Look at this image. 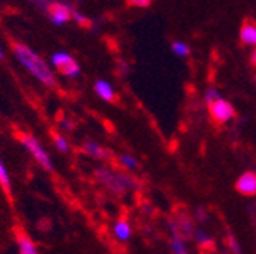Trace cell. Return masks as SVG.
Here are the masks:
<instances>
[{"mask_svg": "<svg viewBox=\"0 0 256 254\" xmlns=\"http://www.w3.org/2000/svg\"><path fill=\"white\" fill-rule=\"evenodd\" d=\"M12 52H14L16 59L20 62V66L32 78L37 79L42 85H44L48 88H54L56 85V76H55L54 69L40 53H37L29 46L22 44V43L16 44Z\"/></svg>", "mask_w": 256, "mask_h": 254, "instance_id": "obj_1", "label": "cell"}, {"mask_svg": "<svg viewBox=\"0 0 256 254\" xmlns=\"http://www.w3.org/2000/svg\"><path fill=\"white\" fill-rule=\"evenodd\" d=\"M94 180L98 181L106 190L116 197L125 195L128 190H133L138 187V181L134 177H132L125 171H114L112 168H96L94 172Z\"/></svg>", "mask_w": 256, "mask_h": 254, "instance_id": "obj_2", "label": "cell"}, {"mask_svg": "<svg viewBox=\"0 0 256 254\" xmlns=\"http://www.w3.org/2000/svg\"><path fill=\"white\" fill-rule=\"evenodd\" d=\"M18 142L24 148V151L30 155L32 160H34L44 172L52 174L55 171L54 158L50 157L49 151L46 149V146L37 136H34L32 133H20Z\"/></svg>", "mask_w": 256, "mask_h": 254, "instance_id": "obj_3", "label": "cell"}, {"mask_svg": "<svg viewBox=\"0 0 256 254\" xmlns=\"http://www.w3.org/2000/svg\"><path fill=\"white\" fill-rule=\"evenodd\" d=\"M49 64L54 69V72H58L61 76L68 79H75L81 75L80 62L69 52L64 50L54 52L49 58Z\"/></svg>", "mask_w": 256, "mask_h": 254, "instance_id": "obj_4", "label": "cell"}, {"mask_svg": "<svg viewBox=\"0 0 256 254\" xmlns=\"http://www.w3.org/2000/svg\"><path fill=\"white\" fill-rule=\"evenodd\" d=\"M170 229L172 235L180 236L183 241L190 239L194 236V222L189 218L186 212H180L174 216V219L170 221Z\"/></svg>", "mask_w": 256, "mask_h": 254, "instance_id": "obj_5", "label": "cell"}, {"mask_svg": "<svg viewBox=\"0 0 256 254\" xmlns=\"http://www.w3.org/2000/svg\"><path fill=\"white\" fill-rule=\"evenodd\" d=\"M209 113H210L212 120L216 125H224V123L229 122L234 117L235 110H234L230 102L224 101V99H220V101H215V102L209 104Z\"/></svg>", "mask_w": 256, "mask_h": 254, "instance_id": "obj_6", "label": "cell"}, {"mask_svg": "<svg viewBox=\"0 0 256 254\" xmlns=\"http://www.w3.org/2000/svg\"><path fill=\"white\" fill-rule=\"evenodd\" d=\"M81 151L87 155V157H90V158H93V160H100V162H106V160H108L110 158V151L107 149V148H104L100 142H96V140H93V139H86V140H82V143H81Z\"/></svg>", "mask_w": 256, "mask_h": 254, "instance_id": "obj_7", "label": "cell"}, {"mask_svg": "<svg viewBox=\"0 0 256 254\" xmlns=\"http://www.w3.org/2000/svg\"><path fill=\"white\" fill-rule=\"evenodd\" d=\"M14 239H16V245H17V254H42L37 242L24 230L17 229L14 232Z\"/></svg>", "mask_w": 256, "mask_h": 254, "instance_id": "obj_8", "label": "cell"}, {"mask_svg": "<svg viewBox=\"0 0 256 254\" xmlns=\"http://www.w3.org/2000/svg\"><path fill=\"white\" fill-rule=\"evenodd\" d=\"M72 12H74V9L68 3H54L49 8V18H50L52 24L62 26L72 18Z\"/></svg>", "mask_w": 256, "mask_h": 254, "instance_id": "obj_9", "label": "cell"}, {"mask_svg": "<svg viewBox=\"0 0 256 254\" xmlns=\"http://www.w3.org/2000/svg\"><path fill=\"white\" fill-rule=\"evenodd\" d=\"M235 189L241 195H246V197H253L256 195V174L254 172H246L242 174L236 184H235Z\"/></svg>", "mask_w": 256, "mask_h": 254, "instance_id": "obj_10", "label": "cell"}, {"mask_svg": "<svg viewBox=\"0 0 256 254\" xmlns=\"http://www.w3.org/2000/svg\"><path fill=\"white\" fill-rule=\"evenodd\" d=\"M93 91L101 101L104 102H114L116 101V91L113 88V85L106 81V79H98L93 84Z\"/></svg>", "mask_w": 256, "mask_h": 254, "instance_id": "obj_11", "label": "cell"}, {"mask_svg": "<svg viewBox=\"0 0 256 254\" xmlns=\"http://www.w3.org/2000/svg\"><path fill=\"white\" fill-rule=\"evenodd\" d=\"M112 233L114 236L116 241L119 242H126V241H130L132 238V224L128 222L125 218H120L118 219L114 224H113V229H112Z\"/></svg>", "mask_w": 256, "mask_h": 254, "instance_id": "obj_12", "label": "cell"}, {"mask_svg": "<svg viewBox=\"0 0 256 254\" xmlns=\"http://www.w3.org/2000/svg\"><path fill=\"white\" fill-rule=\"evenodd\" d=\"M0 189H2L6 195H11L12 192V175L2 157H0Z\"/></svg>", "mask_w": 256, "mask_h": 254, "instance_id": "obj_13", "label": "cell"}, {"mask_svg": "<svg viewBox=\"0 0 256 254\" xmlns=\"http://www.w3.org/2000/svg\"><path fill=\"white\" fill-rule=\"evenodd\" d=\"M52 145H54V148H55L60 154L68 155V154L72 152V143H70L69 137H68L66 134L60 133V131L52 133Z\"/></svg>", "mask_w": 256, "mask_h": 254, "instance_id": "obj_14", "label": "cell"}, {"mask_svg": "<svg viewBox=\"0 0 256 254\" xmlns=\"http://www.w3.org/2000/svg\"><path fill=\"white\" fill-rule=\"evenodd\" d=\"M241 41L248 46H256V24L253 23H246L241 27Z\"/></svg>", "mask_w": 256, "mask_h": 254, "instance_id": "obj_15", "label": "cell"}, {"mask_svg": "<svg viewBox=\"0 0 256 254\" xmlns=\"http://www.w3.org/2000/svg\"><path fill=\"white\" fill-rule=\"evenodd\" d=\"M118 163L120 165V168L125 169V172H133L139 169V162L136 160V157L130 154H120L118 157Z\"/></svg>", "mask_w": 256, "mask_h": 254, "instance_id": "obj_16", "label": "cell"}, {"mask_svg": "<svg viewBox=\"0 0 256 254\" xmlns=\"http://www.w3.org/2000/svg\"><path fill=\"white\" fill-rule=\"evenodd\" d=\"M56 123H58V131H60V133H62V134L72 133V131H74V128H75L74 120H72V119H69V117H61Z\"/></svg>", "mask_w": 256, "mask_h": 254, "instance_id": "obj_17", "label": "cell"}, {"mask_svg": "<svg viewBox=\"0 0 256 254\" xmlns=\"http://www.w3.org/2000/svg\"><path fill=\"white\" fill-rule=\"evenodd\" d=\"M171 248H172L174 254H188V250H186L184 241H183L180 236H177V235H172Z\"/></svg>", "mask_w": 256, "mask_h": 254, "instance_id": "obj_18", "label": "cell"}, {"mask_svg": "<svg viewBox=\"0 0 256 254\" xmlns=\"http://www.w3.org/2000/svg\"><path fill=\"white\" fill-rule=\"evenodd\" d=\"M171 47H172V52L178 56H186L189 53V46L183 41H174Z\"/></svg>", "mask_w": 256, "mask_h": 254, "instance_id": "obj_19", "label": "cell"}, {"mask_svg": "<svg viewBox=\"0 0 256 254\" xmlns=\"http://www.w3.org/2000/svg\"><path fill=\"white\" fill-rule=\"evenodd\" d=\"M196 239H197V242H198L202 247H206V248H208V247H210V248L214 247L210 238H209L204 232H202V230H197V232H196Z\"/></svg>", "mask_w": 256, "mask_h": 254, "instance_id": "obj_20", "label": "cell"}, {"mask_svg": "<svg viewBox=\"0 0 256 254\" xmlns=\"http://www.w3.org/2000/svg\"><path fill=\"white\" fill-rule=\"evenodd\" d=\"M220 99H222V98H221V94H220V91H218V90H215V88H209V90L206 91V102H208V104H212V102L220 101Z\"/></svg>", "mask_w": 256, "mask_h": 254, "instance_id": "obj_21", "label": "cell"}, {"mask_svg": "<svg viewBox=\"0 0 256 254\" xmlns=\"http://www.w3.org/2000/svg\"><path fill=\"white\" fill-rule=\"evenodd\" d=\"M72 18H74V21H75V23H78V24H81V26L88 24V18H87L82 12H80V11H75V9H74V12H72Z\"/></svg>", "mask_w": 256, "mask_h": 254, "instance_id": "obj_22", "label": "cell"}, {"mask_svg": "<svg viewBox=\"0 0 256 254\" xmlns=\"http://www.w3.org/2000/svg\"><path fill=\"white\" fill-rule=\"evenodd\" d=\"M229 247L234 250V253H235V254H240V253H241V248H240V245H238L236 239H235L234 236H230V235H229Z\"/></svg>", "mask_w": 256, "mask_h": 254, "instance_id": "obj_23", "label": "cell"}, {"mask_svg": "<svg viewBox=\"0 0 256 254\" xmlns=\"http://www.w3.org/2000/svg\"><path fill=\"white\" fill-rule=\"evenodd\" d=\"M126 2L133 6H139V8H145L150 5V0H126Z\"/></svg>", "mask_w": 256, "mask_h": 254, "instance_id": "obj_24", "label": "cell"}, {"mask_svg": "<svg viewBox=\"0 0 256 254\" xmlns=\"http://www.w3.org/2000/svg\"><path fill=\"white\" fill-rule=\"evenodd\" d=\"M196 218H197V221H200V222H206V221H208V213H206L203 209H197V210H196Z\"/></svg>", "mask_w": 256, "mask_h": 254, "instance_id": "obj_25", "label": "cell"}, {"mask_svg": "<svg viewBox=\"0 0 256 254\" xmlns=\"http://www.w3.org/2000/svg\"><path fill=\"white\" fill-rule=\"evenodd\" d=\"M252 64L256 67V47H254V50L252 52Z\"/></svg>", "mask_w": 256, "mask_h": 254, "instance_id": "obj_26", "label": "cell"}, {"mask_svg": "<svg viewBox=\"0 0 256 254\" xmlns=\"http://www.w3.org/2000/svg\"><path fill=\"white\" fill-rule=\"evenodd\" d=\"M4 56H5V52H4V47L0 46V59H4Z\"/></svg>", "mask_w": 256, "mask_h": 254, "instance_id": "obj_27", "label": "cell"}]
</instances>
